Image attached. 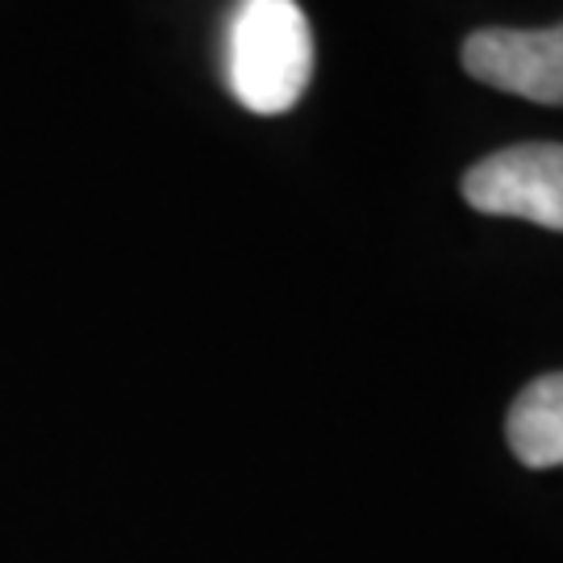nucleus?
I'll list each match as a JSON object with an SVG mask.
<instances>
[{
	"instance_id": "obj_4",
	"label": "nucleus",
	"mask_w": 563,
	"mask_h": 563,
	"mask_svg": "<svg viewBox=\"0 0 563 563\" xmlns=\"http://www.w3.org/2000/svg\"><path fill=\"white\" fill-rule=\"evenodd\" d=\"M505 443L526 467L563 463V372L539 376L518 393L505 413Z\"/></svg>"
},
{
	"instance_id": "obj_2",
	"label": "nucleus",
	"mask_w": 563,
	"mask_h": 563,
	"mask_svg": "<svg viewBox=\"0 0 563 563\" xmlns=\"http://www.w3.org/2000/svg\"><path fill=\"white\" fill-rule=\"evenodd\" d=\"M463 201L488 218H514L563 234V146L522 142L493 151L488 159L467 167Z\"/></svg>"
},
{
	"instance_id": "obj_3",
	"label": "nucleus",
	"mask_w": 563,
	"mask_h": 563,
	"mask_svg": "<svg viewBox=\"0 0 563 563\" xmlns=\"http://www.w3.org/2000/svg\"><path fill=\"white\" fill-rule=\"evenodd\" d=\"M463 71L509 97L563 104V21L551 30H476L463 42Z\"/></svg>"
},
{
	"instance_id": "obj_1",
	"label": "nucleus",
	"mask_w": 563,
	"mask_h": 563,
	"mask_svg": "<svg viewBox=\"0 0 563 563\" xmlns=\"http://www.w3.org/2000/svg\"><path fill=\"white\" fill-rule=\"evenodd\" d=\"M313 76V34L297 0H239L225 25V84L260 118L288 113Z\"/></svg>"
}]
</instances>
